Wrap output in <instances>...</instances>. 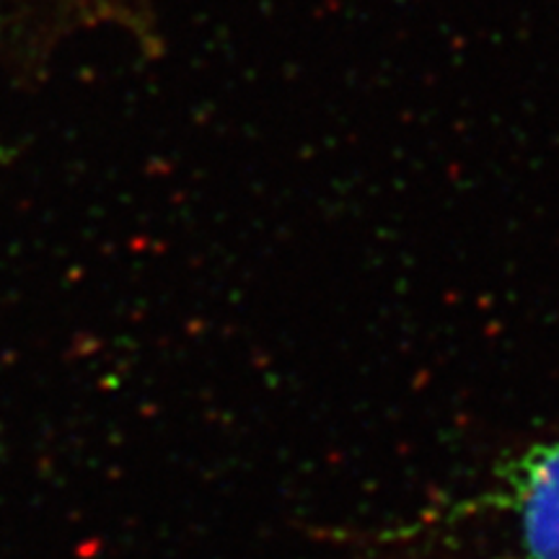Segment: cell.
<instances>
[{
	"label": "cell",
	"instance_id": "6da1fadb",
	"mask_svg": "<svg viewBox=\"0 0 559 559\" xmlns=\"http://www.w3.org/2000/svg\"><path fill=\"white\" fill-rule=\"evenodd\" d=\"M489 502L519 523L528 559H559V440L508 461Z\"/></svg>",
	"mask_w": 559,
	"mask_h": 559
}]
</instances>
